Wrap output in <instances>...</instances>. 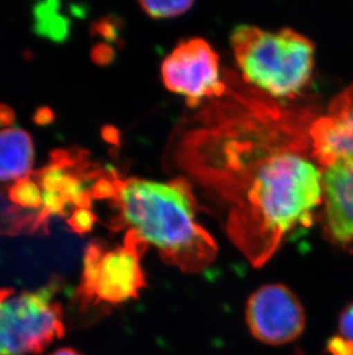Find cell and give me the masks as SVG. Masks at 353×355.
I'll return each mask as SVG.
<instances>
[{"label": "cell", "instance_id": "cell-1", "mask_svg": "<svg viewBox=\"0 0 353 355\" xmlns=\"http://www.w3.org/2000/svg\"><path fill=\"white\" fill-rule=\"evenodd\" d=\"M230 78L180 141L178 161L223 201L230 241L260 267L290 232L312 225L323 171L311 160L310 113Z\"/></svg>", "mask_w": 353, "mask_h": 355}, {"label": "cell", "instance_id": "cell-2", "mask_svg": "<svg viewBox=\"0 0 353 355\" xmlns=\"http://www.w3.org/2000/svg\"><path fill=\"white\" fill-rule=\"evenodd\" d=\"M111 183L117 229L127 227L183 272H199L212 263L216 241L197 222V202L185 178L156 182L113 173Z\"/></svg>", "mask_w": 353, "mask_h": 355}, {"label": "cell", "instance_id": "cell-3", "mask_svg": "<svg viewBox=\"0 0 353 355\" xmlns=\"http://www.w3.org/2000/svg\"><path fill=\"white\" fill-rule=\"evenodd\" d=\"M230 40L242 78L253 89L273 98H293L310 83L314 45L303 35L242 24Z\"/></svg>", "mask_w": 353, "mask_h": 355}, {"label": "cell", "instance_id": "cell-4", "mask_svg": "<svg viewBox=\"0 0 353 355\" xmlns=\"http://www.w3.org/2000/svg\"><path fill=\"white\" fill-rule=\"evenodd\" d=\"M60 278L35 291L0 288V355L43 352L64 335V311L55 295Z\"/></svg>", "mask_w": 353, "mask_h": 355}, {"label": "cell", "instance_id": "cell-5", "mask_svg": "<svg viewBox=\"0 0 353 355\" xmlns=\"http://www.w3.org/2000/svg\"><path fill=\"white\" fill-rule=\"evenodd\" d=\"M148 244L134 232H127L122 246L107 248L101 241L89 244L77 297L83 307L118 305L138 298L146 286L141 258Z\"/></svg>", "mask_w": 353, "mask_h": 355}, {"label": "cell", "instance_id": "cell-6", "mask_svg": "<svg viewBox=\"0 0 353 355\" xmlns=\"http://www.w3.org/2000/svg\"><path fill=\"white\" fill-rule=\"evenodd\" d=\"M102 176L89 164L84 152H54L50 164L34 175L43 191L42 229L46 230L52 216L66 215L71 208H90L94 188Z\"/></svg>", "mask_w": 353, "mask_h": 355}, {"label": "cell", "instance_id": "cell-7", "mask_svg": "<svg viewBox=\"0 0 353 355\" xmlns=\"http://www.w3.org/2000/svg\"><path fill=\"white\" fill-rule=\"evenodd\" d=\"M161 74L168 90L186 98L190 107L226 94L227 82L220 74L219 57L202 38L180 43L164 59Z\"/></svg>", "mask_w": 353, "mask_h": 355}, {"label": "cell", "instance_id": "cell-8", "mask_svg": "<svg viewBox=\"0 0 353 355\" xmlns=\"http://www.w3.org/2000/svg\"><path fill=\"white\" fill-rule=\"evenodd\" d=\"M246 320L251 335L267 345H284L303 334L305 312L300 299L282 284L264 285L248 299Z\"/></svg>", "mask_w": 353, "mask_h": 355}, {"label": "cell", "instance_id": "cell-9", "mask_svg": "<svg viewBox=\"0 0 353 355\" xmlns=\"http://www.w3.org/2000/svg\"><path fill=\"white\" fill-rule=\"evenodd\" d=\"M311 155L323 169L353 158V83L337 94L310 127Z\"/></svg>", "mask_w": 353, "mask_h": 355}, {"label": "cell", "instance_id": "cell-10", "mask_svg": "<svg viewBox=\"0 0 353 355\" xmlns=\"http://www.w3.org/2000/svg\"><path fill=\"white\" fill-rule=\"evenodd\" d=\"M323 229L334 245L353 252V158L323 171Z\"/></svg>", "mask_w": 353, "mask_h": 355}, {"label": "cell", "instance_id": "cell-11", "mask_svg": "<svg viewBox=\"0 0 353 355\" xmlns=\"http://www.w3.org/2000/svg\"><path fill=\"white\" fill-rule=\"evenodd\" d=\"M35 148L30 135L20 128L0 130V182L30 178Z\"/></svg>", "mask_w": 353, "mask_h": 355}, {"label": "cell", "instance_id": "cell-12", "mask_svg": "<svg viewBox=\"0 0 353 355\" xmlns=\"http://www.w3.org/2000/svg\"><path fill=\"white\" fill-rule=\"evenodd\" d=\"M36 19V31L40 36L51 40H64L68 35V19L61 15L57 3H38L35 8Z\"/></svg>", "mask_w": 353, "mask_h": 355}, {"label": "cell", "instance_id": "cell-13", "mask_svg": "<svg viewBox=\"0 0 353 355\" xmlns=\"http://www.w3.org/2000/svg\"><path fill=\"white\" fill-rule=\"evenodd\" d=\"M8 193H10V201L14 205H17V207L24 208L28 211L34 209L38 211V218H39V211L43 206V191L34 176L15 182L10 187Z\"/></svg>", "mask_w": 353, "mask_h": 355}, {"label": "cell", "instance_id": "cell-14", "mask_svg": "<svg viewBox=\"0 0 353 355\" xmlns=\"http://www.w3.org/2000/svg\"><path fill=\"white\" fill-rule=\"evenodd\" d=\"M190 0H174V1H141V6L145 13L153 19H168L179 17L186 13L193 6Z\"/></svg>", "mask_w": 353, "mask_h": 355}, {"label": "cell", "instance_id": "cell-15", "mask_svg": "<svg viewBox=\"0 0 353 355\" xmlns=\"http://www.w3.org/2000/svg\"><path fill=\"white\" fill-rule=\"evenodd\" d=\"M96 223V215L90 208L75 209L68 218V225L77 234H85L93 228Z\"/></svg>", "mask_w": 353, "mask_h": 355}, {"label": "cell", "instance_id": "cell-16", "mask_svg": "<svg viewBox=\"0 0 353 355\" xmlns=\"http://www.w3.org/2000/svg\"><path fill=\"white\" fill-rule=\"evenodd\" d=\"M326 352L329 355H353V342L342 336H334L327 342Z\"/></svg>", "mask_w": 353, "mask_h": 355}, {"label": "cell", "instance_id": "cell-17", "mask_svg": "<svg viewBox=\"0 0 353 355\" xmlns=\"http://www.w3.org/2000/svg\"><path fill=\"white\" fill-rule=\"evenodd\" d=\"M338 330L344 338L353 342V302L344 307L338 318Z\"/></svg>", "mask_w": 353, "mask_h": 355}, {"label": "cell", "instance_id": "cell-18", "mask_svg": "<svg viewBox=\"0 0 353 355\" xmlns=\"http://www.w3.org/2000/svg\"><path fill=\"white\" fill-rule=\"evenodd\" d=\"M12 119H13L12 112H10V110H7L5 106L0 105V125L10 123Z\"/></svg>", "mask_w": 353, "mask_h": 355}, {"label": "cell", "instance_id": "cell-19", "mask_svg": "<svg viewBox=\"0 0 353 355\" xmlns=\"http://www.w3.org/2000/svg\"><path fill=\"white\" fill-rule=\"evenodd\" d=\"M51 355H82L73 349H61L57 352L52 353Z\"/></svg>", "mask_w": 353, "mask_h": 355}]
</instances>
